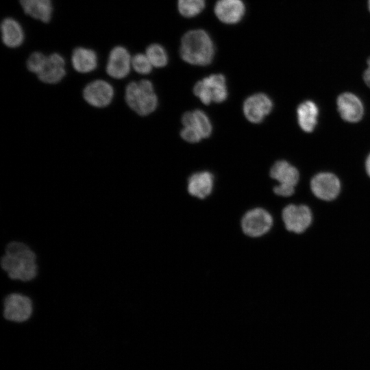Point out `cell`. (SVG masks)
Wrapping results in <instances>:
<instances>
[{
	"mask_svg": "<svg viewBox=\"0 0 370 370\" xmlns=\"http://www.w3.org/2000/svg\"><path fill=\"white\" fill-rule=\"evenodd\" d=\"M0 267L10 280L25 283L34 281L40 270L36 252L27 243L18 240L6 244Z\"/></svg>",
	"mask_w": 370,
	"mask_h": 370,
	"instance_id": "6da1fadb",
	"label": "cell"
},
{
	"mask_svg": "<svg viewBox=\"0 0 370 370\" xmlns=\"http://www.w3.org/2000/svg\"><path fill=\"white\" fill-rule=\"evenodd\" d=\"M180 54L182 59L188 64L197 66L208 65L214 56V42L205 30H189L182 37Z\"/></svg>",
	"mask_w": 370,
	"mask_h": 370,
	"instance_id": "7a4b0ae2",
	"label": "cell"
},
{
	"mask_svg": "<svg viewBox=\"0 0 370 370\" xmlns=\"http://www.w3.org/2000/svg\"><path fill=\"white\" fill-rule=\"evenodd\" d=\"M124 101L131 110L140 116L151 114L158 105L152 82L145 79L130 82L125 86Z\"/></svg>",
	"mask_w": 370,
	"mask_h": 370,
	"instance_id": "3957f363",
	"label": "cell"
},
{
	"mask_svg": "<svg viewBox=\"0 0 370 370\" xmlns=\"http://www.w3.org/2000/svg\"><path fill=\"white\" fill-rule=\"evenodd\" d=\"M276 223L273 212L263 206L247 209L240 219L243 234L251 239L262 238L271 232Z\"/></svg>",
	"mask_w": 370,
	"mask_h": 370,
	"instance_id": "277c9868",
	"label": "cell"
},
{
	"mask_svg": "<svg viewBox=\"0 0 370 370\" xmlns=\"http://www.w3.org/2000/svg\"><path fill=\"white\" fill-rule=\"evenodd\" d=\"M3 319L11 323L22 324L34 317L35 306L33 299L19 291L8 293L3 299Z\"/></svg>",
	"mask_w": 370,
	"mask_h": 370,
	"instance_id": "5b68a950",
	"label": "cell"
},
{
	"mask_svg": "<svg viewBox=\"0 0 370 370\" xmlns=\"http://www.w3.org/2000/svg\"><path fill=\"white\" fill-rule=\"evenodd\" d=\"M82 95L84 101L90 107L104 109L112 103L115 90L109 82L103 79H96L84 86Z\"/></svg>",
	"mask_w": 370,
	"mask_h": 370,
	"instance_id": "8992f818",
	"label": "cell"
},
{
	"mask_svg": "<svg viewBox=\"0 0 370 370\" xmlns=\"http://www.w3.org/2000/svg\"><path fill=\"white\" fill-rule=\"evenodd\" d=\"M194 94L206 105L212 101L220 103L227 98L225 77L221 74H212L196 83Z\"/></svg>",
	"mask_w": 370,
	"mask_h": 370,
	"instance_id": "52a82bcc",
	"label": "cell"
},
{
	"mask_svg": "<svg viewBox=\"0 0 370 370\" xmlns=\"http://www.w3.org/2000/svg\"><path fill=\"white\" fill-rule=\"evenodd\" d=\"M281 223L286 232L301 234L305 232L312 221V213L306 205L288 204L281 210Z\"/></svg>",
	"mask_w": 370,
	"mask_h": 370,
	"instance_id": "ba28073f",
	"label": "cell"
},
{
	"mask_svg": "<svg viewBox=\"0 0 370 370\" xmlns=\"http://www.w3.org/2000/svg\"><path fill=\"white\" fill-rule=\"evenodd\" d=\"M132 58L126 47L121 45L114 47L108 54L106 74L116 80L126 78L131 71Z\"/></svg>",
	"mask_w": 370,
	"mask_h": 370,
	"instance_id": "9c48e42d",
	"label": "cell"
},
{
	"mask_svg": "<svg viewBox=\"0 0 370 370\" xmlns=\"http://www.w3.org/2000/svg\"><path fill=\"white\" fill-rule=\"evenodd\" d=\"M310 188L317 198L332 201L340 193L341 182L338 178L331 173H319L312 177Z\"/></svg>",
	"mask_w": 370,
	"mask_h": 370,
	"instance_id": "30bf717a",
	"label": "cell"
},
{
	"mask_svg": "<svg viewBox=\"0 0 370 370\" xmlns=\"http://www.w3.org/2000/svg\"><path fill=\"white\" fill-rule=\"evenodd\" d=\"M66 75V62L58 53L47 56L45 64L36 75L38 79L47 85H56L61 82Z\"/></svg>",
	"mask_w": 370,
	"mask_h": 370,
	"instance_id": "8fae6325",
	"label": "cell"
},
{
	"mask_svg": "<svg viewBox=\"0 0 370 370\" xmlns=\"http://www.w3.org/2000/svg\"><path fill=\"white\" fill-rule=\"evenodd\" d=\"M273 109L271 99L264 93H256L248 97L243 104V112L251 122L258 123L263 121Z\"/></svg>",
	"mask_w": 370,
	"mask_h": 370,
	"instance_id": "7c38bea8",
	"label": "cell"
},
{
	"mask_svg": "<svg viewBox=\"0 0 370 370\" xmlns=\"http://www.w3.org/2000/svg\"><path fill=\"white\" fill-rule=\"evenodd\" d=\"M214 176L208 171L198 172L190 175L187 182V193L193 199L204 201L214 191Z\"/></svg>",
	"mask_w": 370,
	"mask_h": 370,
	"instance_id": "4fadbf2b",
	"label": "cell"
},
{
	"mask_svg": "<svg viewBox=\"0 0 370 370\" xmlns=\"http://www.w3.org/2000/svg\"><path fill=\"white\" fill-rule=\"evenodd\" d=\"M245 10L242 0H217L214 8L217 18L227 25L240 22L245 15Z\"/></svg>",
	"mask_w": 370,
	"mask_h": 370,
	"instance_id": "5bb4252c",
	"label": "cell"
},
{
	"mask_svg": "<svg viewBox=\"0 0 370 370\" xmlns=\"http://www.w3.org/2000/svg\"><path fill=\"white\" fill-rule=\"evenodd\" d=\"M336 103L339 114L345 121L356 123L362 119L364 112L363 105L354 94L344 92L340 95Z\"/></svg>",
	"mask_w": 370,
	"mask_h": 370,
	"instance_id": "9a60e30c",
	"label": "cell"
},
{
	"mask_svg": "<svg viewBox=\"0 0 370 370\" xmlns=\"http://www.w3.org/2000/svg\"><path fill=\"white\" fill-rule=\"evenodd\" d=\"M73 69L80 74H87L94 71L98 66V56L92 49L77 47L75 48L71 56Z\"/></svg>",
	"mask_w": 370,
	"mask_h": 370,
	"instance_id": "2e32d148",
	"label": "cell"
},
{
	"mask_svg": "<svg viewBox=\"0 0 370 370\" xmlns=\"http://www.w3.org/2000/svg\"><path fill=\"white\" fill-rule=\"evenodd\" d=\"M1 40L8 48L20 47L24 41L25 34L20 23L14 18L6 17L1 24Z\"/></svg>",
	"mask_w": 370,
	"mask_h": 370,
	"instance_id": "e0dca14e",
	"label": "cell"
},
{
	"mask_svg": "<svg viewBox=\"0 0 370 370\" xmlns=\"http://www.w3.org/2000/svg\"><path fill=\"white\" fill-rule=\"evenodd\" d=\"M25 14L42 23H49L53 14L51 0H19Z\"/></svg>",
	"mask_w": 370,
	"mask_h": 370,
	"instance_id": "ac0fdd59",
	"label": "cell"
},
{
	"mask_svg": "<svg viewBox=\"0 0 370 370\" xmlns=\"http://www.w3.org/2000/svg\"><path fill=\"white\" fill-rule=\"evenodd\" d=\"M297 114L298 123L301 130L306 132H312L317 123V106L312 101H305L298 106Z\"/></svg>",
	"mask_w": 370,
	"mask_h": 370,
	"instance_id": "d6986e66",
	"label": "cell"
},
{
	"mask_svg": "<svg viewBox=\"0 0 370 370\" xmlns=\"http://www.w3.org/2000/svg\"><path fill=\"white\" fill-rule=\"evenodd\" d=\"M270 175L280 184L294 186L299 178L297 169L285 160L277 161L271 169Z\"/></svg>",
	"mask_w": 370,
	"mask_h": 370,
	"instance_id": "ffe728a7",
	"label": "cell"
},
{
	"mask_svg": "<svg viewBox=\"0 0 370 370\" xmlns=\"http://www.w3.org/2000/svg\"><path fill=\"white\" fill-rule=\"evenodd\" d=\"M182 122L184 126L195 127L203 138L210 136L212 133V124L208 116L200 110L184 113L182 117Z\"/></svg>",
	"mask_w": 370,
	"mask_h": 370,
	"instance_id": "44dd1931",
	"label": "cell"
},
{
	"mask_svg": "<svg viewBox=\"0 0 370 370\" xmlns=\"http://www.w3.org/2000/svg\"><path fill=\"white\" fill-rule=\"evenodd\" d=\"M145 54L153 67L161 68L167 64L168 54L165 49L160 44L149 45L146 49Z\"/></svg>",
	"mask_w": 370,
	"mask_h": 370,
	"instance_id": "7402d4cb",
	"label": "cell"
},
{
	"mask_svg": "<svg viewBox=\"0 0 370 370\" xmlns=\"http://www.w3.org/2000/svg\"><path fill=\"white\" fill-rule=\"evenodd\" d=\"M206 0H177L180 14L186 18L197 16L204 9Z\"/></svg>",
	"mask_w": 370,
	"mask_h": 370,
	"instance_id": "603a6c76",
	"label": "cell"
},
{
	"mask_svg": "<svg viewBox=\"0 0 370 370\" xmlns=\"http://www.w3.org/2000/svg\"><path fill=\"white\" fill-rule=\"evenodd\" d=\"M132 68L138 74L147 75L153 66L145 53H138L132 58Z\"/></svg>",
	"mask_w": 370,
	"mask_h": 370,
	"instance_id": "cb8c5ba5",
	"label": "cell"
},
{
	"mask_svg": "<svg viewBox=\"0 0 370 370\" xmlns=\"http://www.w3.org/2000/svg\"><path fill=\"white\" fill-rule=\"evenodd\" d=\"M47 56L40 51L32 53L26 60V68L28 71L36 76L42 69Z\"/></svg>",
	"mask_w": 370,
	"mask_h": 370,
	"instance_id": "d4e9b609",
	"label": "cell"
},
{
	"mask_svg": "<svg viewBox=\"0 0 370 370\" xmlns=\"http://www.w3.org/2000/svg\"><path fill=\"white\" fill-rule=\"evenodd\" d=\"M180 135L189 143H197L203 138L199 132L193 126H185L181 130Z\"/></svg>",
	"mask_w": 370,
	"mask_h": 370,
	"instance_id": "484cf974",
	"label": "cell"
},
{
	"mask_svg": "<svg viewBox=\"0 0 370 370\" xmlns=\"http://www.w3.org/2000/svg\"><path fill=\"white\" fill-rule=\"evenodd\" d=\"M273 192L277 196L288 197L295 193V186L285 184H279L273 188Z\"/></svg>",
	"mask_w": 370,
	"mask_h": 370,
	"instance_id": "4316f807",
	"label": "cell"
},
{
	"mask_svg": "<svg viewBox=\"0 0 370 370\" xmlns=\"http://www.w3.org/2000/svg\"><path fill=\"white\" fill-rule=\"evenodd\" d=\"M367 63V67L364 71L363 79L365 84L370 88V57L368 58Z\"/></svg>",
	"mask_w": 370,
	"mask_h": 370,
	"instance_id": "83f0119b",
	"label": "cell"
},
{
	"mask_svg": "<svg viewBox=\"0 0 370 370\" xmlns=\"http://www.w3.org/2000/svg\"><path fill=\"white\" fill-rule=\"evenodd\" d=\"M366 171L368 175L370 177V154L368 156L365 163Z\"/></svg>",
	"mask_w": 370,
	"mask_h": 370,
	"instance_id": "f1b7e54d",
	"label": "cell"
},
{
	"mask_svg": "<svg viewBox=\"0 0 370 370\" xmlns=\"http://www.w3.org/2000/svg\"><path fill=\"white\" fill-rule=\"evenodd\" d=\"M368 10L370 12V0H367Z\"/></svg>",
	"mask_w": 370,
	"mask_h": 370,
	"instance_id": "f546056e",
	"label": "cell"
}]
</instances>
